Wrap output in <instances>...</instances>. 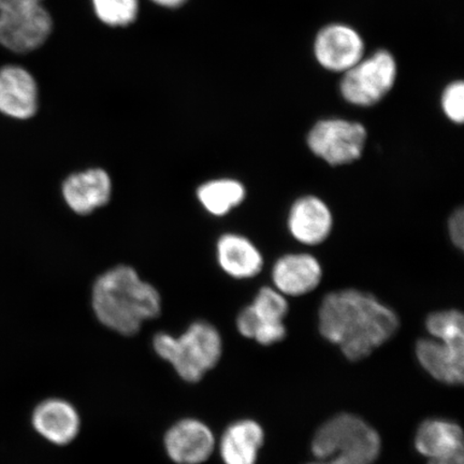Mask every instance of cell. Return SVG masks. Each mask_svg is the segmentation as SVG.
Returning <instances> with one entry per match:
<instances>
[{
    "label": "cell",
    "instance_id": "44dd1931",
    "mask_svg": "<svg viewBox=\"0 0 464 464\" xmlns=\"http://www.w3.org/2000/svg\"><path fill=\"white\" fill-rule=\"evenodd\" d=\"M426 327L434 339L464 344V319L460 311L434 312L428 316Z\"/></svg>",
    "mask_w": 464,
    "mask_h": 464
},
{
    "label": "cell",
    "instance_id": "ba28073f",
    "mask_svg": "<svg viewBox=\"0 0 464 464\" xmlns=\"http://www.w3.org/2000/svg\"><path fill=\"white\" fill-rule=\"evenodd\" d=\"M53 22L43 5L0 13V44L15 53H28L50 37Z\"/></svg>",
    "mask_w": 464,
    "mask_h": 464
},
{
    "label": "cell",
    "instance_id": "2e32d148",
    "mask_svg": "<svg viewBox=\"0 0 464 464\" xmlns=\"http://www.w3.org/2000/svg\"><path fill=\"white\" fill-rule=\"evenodd\" d=\"M218 261L226 275L236 280H248L261 274L265 258L259 247L247 237L229 232L219 237Z\"/></svg>",
    "mask_w": 464,
    "mask_h": 464
},
{
    "label": "cell",
    "instance_id": "603a6c76",
    "mask_svg": "<svg viewBox=\"0 0 464 464\" xmlns=\"http://www.w3.org/2000/svg\"><path fill=\"white\" fill-rule=\"evenodd\" d=\"M440 109L450 123L462 125L464 121V83L461 80L446 85L440 96Z\"/></svg>",
    "mask_w": 464,
    "mask_h": 464
},
{
    "label": "cell",
    "instance_id": "d4e9b609",
    "mask_svg": "<svg viewBox=\"0 0 464 464\" xmlns=\"http://www.w3.org/2000/svg\"><path fill=\"white\" fill-rule=\"evenodd\" d=\"M43 0H0V13L23 10L42 5Z\"/></svg>",
    "mask_w": 464,
    "mask_h": 464
},
{
    "label": "cell",
    "instance_id": "52a82bcc",
    "mask_svg": "<svg viewBox=\"0 0 464 464\" xmlns=\"http://www.w3.org/2000/svg\"><path fill=\"white\" fill-rule=\"evenodd\" d=\"M288 313L286 295L272 287H263L237 318V328L246 338L261 345H272L286 336L284 318Z\"/></svg>",
    "mask_w": 464,
    "mask_h": 464
},
{
    "label": "cell",
    "instance_id": "484cf974",
    "mask_svg": "<svg viewBox=\"0 0 464 464\" xmlns=\"http://www.w3.org/2000/svg\"><path fill=\"white\" fill-rule=\"evenodd\" d=\"M428 464H464V452L442 458L429 459Z\"/></svg>",
    "mask_w": 464,
    "mask_h": 464
},
{
    "label": "cell",
    "instance_id": "7402d4cb",
    "mask_svg": "<svg viewBox=\"0 0 464 464\" xmlns=\"http://www.w3.org/2000/svg\"><path fill=\"white\" fill-rule=\"evenodd\" d=\"M95 14L109 26H127L137 19L138 0H92Z\"/></svg>",
    "mask_w": 464,
    "mask_h": 464
},
{
    "label": "cell",
    "instance_id": "30bf717a",
    "mask_svg": "<svg viewBox=\"0 0 464 464\" xmlns=\"http://www.w3.org/2000/svg\"><path fill=\"white\" fill-rule=\"evenodd\" d=\"M363 53L364 44L361 34L347 25L326 26L315 39L316 61L329 72L344 73L362 60Z\"/></svg>",
    "mask_w": 464,
    "mask_h": 464
},
{
    "label": "cell",
    "instance_id": "ac0fdd59",
    "mask_svg": "<svg viewBox=\"0 0 464 464\" xmlns=\"http://www.w3.org/2000/svg\"><path fill=\"white\" fill-rule=\"evenodd\" d=\"M265 440L264 429L254 420H239L226 429L219 443L225 464H256Z\"/></svg>",
    "mask_w": 464,
    "mask_h": 464
},
{
    "label": "cell",
    "instance_id": "8992f818",
    "mask_svg": "<svg viewBox=\"0 0 464 464\" xmlns=\"http://www.w3.org/2000/svg\"><path fill=\"white\" fill-rule=\"evenodd\" d=\"M397 77L394 57L388 51H377L343 73L340 94L351 106L371 108L390 94Z\"/></svg>",
    "mask_w": 464,
    "mask_h": 464
},
{
    "label": "cell",
    "instance_id": "8fae6325",
    "mask_svg": "<svg viewBox=\"0 0 464 464\" xmlns=\"http://www.w3.org/2000/svg\"><path fill=\"white\" fill-rule=\"evenodd\" d=\"M167 455L177 464H201L216 449L210 428L198 420H179L165 435Z\"/></svg>",
    "mask_w": 464,
    "mask_h": 464
},
{
    "label": "cell",
    "instance_id": "ffe728a7",
    "mask_svg": "<svg viewBox=\"0 0 464 464\" xmlns=\"http://www.w3.org/2000/svg\"><path fill=\"white\" fill-rule=\"evenodd\" d=\"M197 197L211 216L225 217L245 202L246 188L239 179H217L200 185Z\"/></svg>",
    "mask_w": 464,
    "mask_h": 464
},
{
    "label": "cell",
    "instance_id": "5bb4252c",
    "mask_svg": "<svg viewBox=\"0 0 464 464\" xmlns=\"http://www.w3.org/2000/svg\"><path fill=\"white\" fill-rule=\"evenodd\" d=\"M37 110L38 87L33 75L19 66L0 69V113L15 120H28Z\"/></svg>",
    "mask_w": 464,
    "mask_h": 464
},
{
    "label": "cell",
    "instance_id": "4316f807",
    "mask_svg": "<svg viewBox=\"0 0 464 464\" xmlns=\"http://www.w3.org/2000/svg\"><path fill=\"white\" fill-rule=\"evenodd\" d=\"M152 2L161 5V7L172 9L179 7V5L187 3L188 0H152Z\"/></svg>",
    "mask_w": 464,
    "mask_h": 464
},
{
    "label": "cell",
    "instance_id": "9c48e42d",
    "mask_svg": "<svg viewBox=\"0 0 464 464\" xmlns=\"http://www.w3.org/2000/svg\"><path fill=\"white\" fill-rule=\"evenodd\" d=\"M286 226L290 237L299 245L318 246L332 236L334 217L332 208L321 197L304 195L290 206Z\"/></svg>",
    "mask_w": 464,
    "mask_h": 464
},
{
    "label": "cell",
    "instance_id": "9a60e30c",
    "mask_svg": "<svg viewBox=\"0 0 464 464\" xmlns=\"http://www.w3.org/2000/svg\"><path fill=\"white\" fill-rule=\"evenodd\" d=\"M33 425L34 430L50 443L65 446L77 439L81 419L72 403L53 398L45 400L34 411Z\"/></svg>",
    "mask_w": 464,
    "mask_h": 464
},
{
    "label": "cell",
    "instance_id": "277c9868",
    "mask_svg": "<svg viewBox=\"0 0 464 464\" xmlns=\"http://www.w3.org/2000/svg\"><path fill=\"white\" fill-rule=\"evenodd\" d=\"M381 446L379 433L361 417L340 414L318 429L312 451L319 460L336 458L347 464H373Z\"/></svg>",
    "mask_w": 464,
    "mask_h": 464
},
{
    "label": "cell",
    "instance_id": "6da1fadb",
    "mask_svg": "<svg viewBox=\"0 0 464 464\" xmlns=\"http://www.w3.org/2000/svg\"><path fill=\"white\" fill-rule=\"evenodd\" d=\"M319 332L352 362L362 361L391 340L399 328L396 312L370 293L342 289L323 299Z\"/></svg>",
    "mask_w": 464,
    "mask_h": 464
},
{
    "label": "cell",
    "instance_id": "d6986e66",
    "mask_svg": "<svg viewBox=\"0 0 464 464\" xmlns=\"http://www.w3.org/2000/svg\"><path fill=\"white\" fill-rule=\"evenodd\" d=\"M415 448L429 459L460 454L464 452L462 429L445 420L423 421L416 433Z\"/></svg>",
    "mask_w": 464,
    "mask_h": 464
},
{
    "label": "cell",
    "instance_id": "7c38bea8",
    "mask_svg": "<svg viewBox=\"0 0 464 464\" xmlns=\"http://www.w3.org/2000/svg\"><path fill=\"white\" fill-rule=\"evenodd\" d=\"M323 275L321 261L306 252L283 255L271 270L275 288L289 297H300L312 293L321 284Z\"/></svg>",
    "mask_w": 464,
    "mask_h": 464
},
{
    "label": "cell",
    "instance_id": "3957f363",
    "mask_svg": "<svg viewBox=\"0 0 464 464\" xmlns=\"http://www.w3.org/2000/svg\"><path fill=\"white\" fill-rule=\"evenodd\" d=\"M156 353L182 380L198 382L208 371L216 368L223 353V340L213 324L199 321L190 324L187 332L174 336L160 333L154 336Z\"/></svg>",
    "mask_w": 464,
    "mask_h": 464
},
{
    "label": "cell",
    "instance_id": "83f0119b",
    "mask_svg": "<svg viewBox=\"0 0 464 464\" xmlns=\"http://www.w3.org/2000/svg\"><path fill=\"white\" fill-rule=\"evenodd\" d=\"M307 464H347L344 461L335 459V458H330V459L319 460L316 462L307 463Z\"/></svg>",
    "mask_w": 464,
    "mask_h": 464
},
{
    "label": "cell",
    "instance_id": "5b68a950",
    "mask_svg": "<svg viewBox=\"0 0 464 464\" xmlns=\"http://www.w3.org/2000/svg\"><path fill=\"white\" fill-rule=\"evenodd\" d=\"M367 141V127L361 121L335 116L317 121L306 136L311 153L332 167L352 165L361 160Z\"/></svg>",
    "mask_w": 464,
    "mask_h": 464
},
{
    "label": "cell",
    "instance_id": "e0dca14e",
    "mask_svg": "<svg viewBox=\"0 0 464 464\" xmlns=\"http://www.w3.org/2000/svg\"><path fill=\"white\" fill-rule=\"evenodd\" d=\"M416 356L435 380L444 384H462L464 344L450 343L438 339H421L416 345Z\"/></svg>",
    "mask_w": 464,
    "mask_h": 464
},
{
    "label": "cell",
    "instance_id": "4fadbf2b",
    "mask_svg": "<svg viewBox=\"0 0 464 464\" xmlns=\"http://www.w3.org/2000/svg\"><path fill=\"white\" fill-rule=\"evenodd\" d=\"M62 194L74 213L89 216L111 199V178L101 168L73 173L63 181Z\"/></svg>",
    "mask_w": 464,
    "mask_h": 464
},
{
    "label": "cell",
    "instance_id": "cb8c5ba5",
    "mask_svg": "<svg viewBox=\"0 0 464 464\" xmlns=\"http://www.w3.org/2000/svg\"><path fill=\"white\" fill-rule=\"evenodd\" d=\"M450 239L456 248L462 251L464 247V211L458 208L450 214L448 222Z\"/></svg>",
    "mask_w": 464,
    "mask_h": 464
},
{
    "label": "cell",
    "instance_id": "7a4b0ae2",
    "mask_svg": "<svg viewBox=\"0 0 464 464\" xmlns=\"http://www.w3.org/2000/svg\"><path fill=\"white\" fill-rule=\"evenodd\" d=\"M92 306L104 327L121 335H133L145 322L160 316L161 297L135 269L121 265L97 278L92 290Z\"/></svg>",
    "mask_w": 464,
    "mask_h": 464
}]
</instances>
